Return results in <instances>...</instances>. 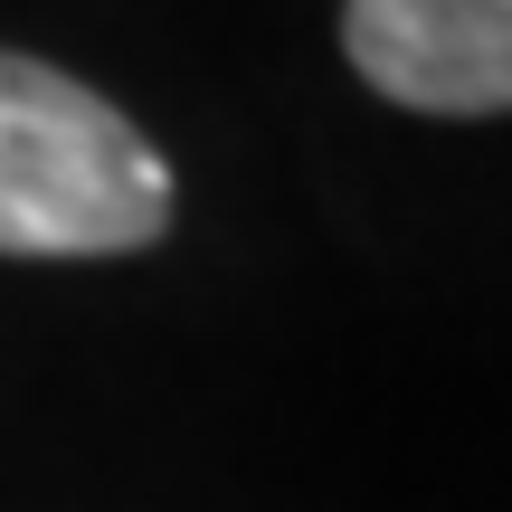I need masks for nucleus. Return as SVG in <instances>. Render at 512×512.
Returning <instances> with one entry per match:
<instances>
[{"label": "nucleus", "mask_w": 512, "mask_h": 512, "mask_svg": "<svg viewBox=\"0 0 512 512\" xmlns=\"http://www.w3.org/2000/svg\"><path fill=\"white\" fill-rule=\"evenodd\" d=\"M171 228V162L67 67L0 48V256H133Z\"/></svg>", "instance_id": "obj_1"}, {"label": "nucleus", "mask_w": 512, "mask_h": 512, "mask_svg": "<svg viewBox=\"0 0 512 512\" xmlns=\"http://www.w3.org/2000/svg\"><path fill=\"white\" fill-rule=\"evenodd\" d=\"M342 48L408 114H512V0H342Z\"/></svg>", "instance_id": "obj_2"}]
</instances>
